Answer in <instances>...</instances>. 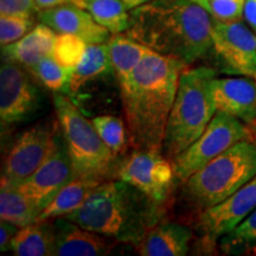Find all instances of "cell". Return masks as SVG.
Listing matches in <instances>:
<instances>
[{
  "mask_svg": "<svg viewBox=\"0 0 256 256\" xmlns=\"http://www.w3.org/2000/svg\"><path fill=\"white\" fill-rule=\"evenodd\" d=\"M212 28L210 12L191 0H153L130 11L126 34L188 66L214 49Z\"/></svg>",
  "mask_w": 256,
  "mask_h": 256,
  "instance_id": "6da1fadb",
  "label": "cell"
},
{
  "mask_svg": "<svg viewBox=\"0 0 256 256\" xmlns=\"http://www.w3.org/2000/svg\"><path fill=\"white\" fill-rule=\"evenodd\" d=\"M186 66L150 49L120 89L128 142L134 150L162 152L179 78Z\"/></svg>",
  "mask_w": 256,
  "mask_h": 256,
  "instance_id": "7a4b0ae2",
  "label": "cell"
},
{
  "mask_svg": "<svg viewBox=\"0 0 256 256\" xmlns=\"http://www.w3.org/2000/svg\"><path fill=\"white\" fill-rule=\"evenodd\" d=\"M164 206L165 202L152 200L121 179L106 180L81 206L64 217L82 228L136 247L164 217Z\"/></svg>",
  "mask_w": 256,
  "mask_h": 256,
  "instance_id": "3957f363",
  "label": "cell"
},
{
  "mask_svg": "<svg viewBox=\"0 0 256 256\" xmlns=\"http://www.w3.org/2000/svg\"><path fill=\"white\" fill-rule=\"evenodd\" d=\"M215 78V69L210 66H186L182 72L162 145V151L170 159L196 142L216 114L212 96Z\"/></svg>",
  "mask_w": 256,
  "mask_h": 256,
  "instance_id": "277c9868",
  "label": "cell"
},
{
  "mask_svg": "<svg viewBox=\"0 0 256 256\" xmlns=\"http://www.w3.org/2000/svg\"><path fill=\"white\" fill-rule=\"evenodd\" d=\"M54 104L75 177L102 183L116 176L118 156L101 139L92 121L68 96L55 95Z\"/></svg>",
  "mask_w": 256,
  "mask_h": 256,
  "instance_id": "5b68a950",
  "label": "cell"
},
{
  "mask_svg": "<svg viewBox=\"0 0 256 256\" xmlns=\"http://www.w3.org/2000/svg\"><path fill=\"white\" fill-rule=\"evenodd\" d=\"M256 176V144L240 140L185 180L184 194L206 210L232 196Z\"/></svg>",
  "mask_w": 256,
  "mask_h": 256,
  "instance_id": "8992f818",
  "label": "cell"
},
{
  "mask_svg": "<svg viewBox=\"0 0 256 256\" xmlns=\"http://www.w3.org/2000/svg\"><path fill=\"white\" fill-rule=\"evenodd\" d=\"M249 136L250 132L244 122L232 115L217 112L196 142L172 159L176 178L185 182L214 158Z\"/></svg>",
  "mask_w": 256,
  "mask_h": 256,
  "instance_id": "52a82bcc",
  "label": "cell"
},
{
  "mask_svg": "<svg viewBox=\"0 0 256 256\" xmlns=\"http://www.w3.org/2000/svg\"><path fill=\"white\" fill-rule=\"evenodd\" d=\"M214 50L223 72L256 78V34L241 20H214Z\"/></svg>",
  "mask_w": 256,
  "mask_h": 256,
  "instance_id": "ba28073f",
  "label": "cell"
},
{
  "mask_svg": "<svg viewBox=\"0 0 256 256\" xmlns=\"http://www.w3.org/2000/svg\"><path fill=\"white\" fill-rule=\"evenodd\" d=\"M116 177L158 202H165L176 178L174 164L160 152L136 150L119 164Z\"/></svg>",
  "mask_w": 256,
  "mask_h": 256,
  "instance_id": "9c48e42d",
  "label": "cell"
},
{
  "mask_svg": "<svg viewBox=\"0 0 256 256\" xmlns=\"http://www.w3.org/2000/svg\"><path fill=\"white\" fill-rule=\"evenodd\" d=\"M75 178L72 159L60 133L56 134L52 152L43 165L31 177L16 186L42 212L56 194Z\"/></svg>",
  "mask_w": 256,
  "mask_h": 256,
  "instance_id": "30bf717a",
  "label": "cell"
},
{
  "mask_svg": "<svg viewBox=\"0 0 256 256\" xmlns=\"http://www.w3.org/2000/svg\"><path fill=\"white\" fill-rule=\"evenodd\" d=\"M56 134L54 128L46 124L25 130L6 156L2 183L18 185L31 177L52 152Z\"/></svg>",
  "mask_w": 256,
  "mask_h": 256,
  "instance_id": "8fae6325",
  "label": "cell"
},
{
  "mask_svg": "<svg viewBox=\"0 0 256 256\" xmlns=\"http://www.w3.org/2000/svg\"><path fill=\"white\" fill-rule=\"evenodd\" d=\"M42 96L19 64L6 62L0 69V121L2 130L20 124L40 110Z\"/></svg>",
  "mask_w": 256,
  "mask_h": 256,
  "instance_id": "7c38bea8",
  "label": "cell"
},
{
  "mask_svg": "<svg viewBox=\"0 0 256 256\" xmlns=\"http://www.w3.org/2000/svg\"><path fill=\"white\" fill-rule=\"evenodd\" d=\"M256 209V176L232 196L203 210L197 220V229L210 240L222 238L238 228Z\"/></svg>",
  "mask_w": 256,
  "mask_h": 256,
  "instance_id": "4fadbf2b",
  "label": "cell"
},
{
  "mask_svg": "<svg viewBox=\"0 0 256 256\" xmlns=\"http://www.w3.org/2000/svg\"><path fill=\"white\" fill-rule=\"evenodd\" d=\"M252 78H215L212 96L217 112L238 118L249 126H256V80Z\"/></svg>",
  "mask_w": 256,
  "mask_h": 256,
  "instance_id": "5bb4252c",
  "label": "cell"
},
{
  "mask_svg": "<svg viewBox=\"0 0 256 256\" xmlns=\"http://www.w3.org/2000/svg\"><path fill=\"white\" fill-rule=\"evenodd\" d=\"M40 23L56 34H70L90 43H107L110 32L92 18L86 8L76 5H62L38 12Z\"/></svg>",
  "mask_w": 256,
  "mask_h": 256,
  "instance_id": "9a60e30c",
  "label": "cell"
},
{
  "mask_svg": "<svg viewBox=\"0 0 256 256\" xmlns=\"http://www.w3.org/2000/svg\"><path fill=\"white\" fill-rule=\"evenodd\" d=\"M54 256H102L110 254L116 241L82 228L66 217L54 220Z\"/></svg>",
  "mask_w": 256,
  "mask_h": 256,
  "instance_id": "2e32d148",
  "label": "cell"
},
{
  "mask_svg": "<svg viewBox=\"0 0 256 256\" xmlns=\"http://www.w3.org/2000/svg\"><path fill=\"white\" fill-rule=\"evenodd\" d=\"M192 232L178 223H162L146 234L136 246L142 256H184L190 249Z\"/></svg>",
  "mask_w": 256,
  "mask_h": 256,
  "instance_id": "e0dca14e",
  "label": "cell"
},
{
  "mask_svg": "<svg viewBox=\"0 0 256 256\" xmlns=\"http://www.w3.org/2000/svg\"><path fill=\"white\" fill-rule=\"evenodd\" d=\"M56 37V32L52 28L40 23L19 40L2 46V56L8 62L28 69L44 57L52 55Z\"/></svg>",
  "mask_w": 256,
  "mask_h": 256,
  "instance_id": "ac0fdd59",
  "label": "cell"
},
{
  "mask_svg": "<svg viewBox=\"0 0 256 256\" xmlns=\"http://www.w3.org/2000/svg\"><path fill=\"white\" fill-rule=\"evenodd\" d=\"M107 46L113 72L116 75L120 89H122L130 83L134 70L150 49L122 34H113L107 42Z\"/></svg>",
  "mask_w": 256,
  "mask_h": 256,
  "instance_id": "d6986e66",
  "label": "cell"
},
{
  "mask_svg": "<svg viewBox=\"0 0 256 256\" xmlns=\"http://www.w3.org/2000/svg\"><path fill=\"white\" fill-rule=\"evenodd\" d=\"M55 224L51 220L34 222L19 229L11 244L17 256H54Z\"/></svg>",
  "mask_w": 256,
  "mask_h": 256,
  "instance_id": "ffe728a7",
  "label": "cell"
},
{
  "mask_svg": "<svg viewBox=\"0 0 256 256\" xmlns=\"http://www.w3.org/2000/svg\"><path fill=\"white\" fill-rule=\"evenodd\" d=\"M110 72H113V66L107 43L88 44L83 60L72 69V75L66 90L72 95L76 94L87 82L101 78Z\"/></svg>",
  "mask_w": 256,
  "mask_h": 256,
  "instance_id": "44dd1931",
  "label": "cell"
},
{
  "mask_svg": "<svg viewBox=\"0 0 256 256\" xmlns=\"http://www.w3.org/2000/svg\"><path fill=\"white\" fill-rule=\"evenodd\" d=\"M101 183L92 179L75 178L56 194L50 204L38 216L37 222L54 220L75 211L90 196L95 188Z\"/></svg>",
  "mask_w": 256,
  "mask_h": 256,
  "instance_id": "7402d4cb",
  "label": "cell"
},
{
  "mask_svg": "<svg viewBox=\"0 0 256 256\" xmlns=\"http://www.w3.org/2000/svg\"><path fill=\"white\" fill-rule=\"evenodd\" d=\"M40 211L16 185L2 183L0 188V217L19 228L37 222Z\"/></svg>",
  "mask_w": 256,
  "mask_h": 256,
  "instance_id": "603a6c76",
  "label": "cell"
},
{
  "mask_svg": "<svg viewBox=\"0 0 256 256\" xmlns=\"http://www.w3.org/2000/svg\"><path fill=\"white\" fill-rule=\"evenodd\" d=\"M84 8L112 34H122L130 28V14L122 0H84Z\"/></svg>",
  "mask_w": 256,
  "mask_h": 256,
  "instance_id": "cb8c5ba5",
  "label": "cell"
},
{
  "mask_svg": "<svg viewBox=\"0 0 256 256\" xmlns=\"http://www.w3.org/2000/svg\"><path fill=\"white\" fill-rule=\"evenodd\" d=\"M98 136L115 156H119L126 151L127 127L120 118L114 115H98L92 120Z\"/></svg>",
  "mask_w": 256,
  "mask_h": 256,
  "instance_id": "d4e9b609",
  "label": "cell"
},
{
  "mask_svg": "<svg viewBox=\"0 0 256 256\" xmlns=\"http://www.w3.org/2000/svg\"><path fill=\"white\" fill-rule=\"evenodd\" d=\"M222 249L226 252L242 254L243 250L256 252V209L235 228L220 238Z\"/></svg>",
  "mask_w": 256,
  "mask_h": 256,
  "instance_id": "484cf974",
  "label": "cell"
},
{
  "mask_svg": "<svg viewBox=\"0 0 256 256\" xmlns=\"http://www.w3.org/2000/svg\"><path fill=\"white\" fill-rule=\"evenodd\" d=\"M28 70L48 89L54 92L66 90L72 75V69L63 66L52 56L44 57Z\"/></svg>",
  "mask_w": 256,
  "mask_h": 256,
  "instance_id": "4316f807",
  "label": "cell"
},
{
  "mask_svg": "<svg viewBox=\"0 0 256 256\" xmlns=\"http://www.w3.org/2000/svg\"><path fill=\"white\" fill-rule=\"evenodd\" d=\"M88 43L70 34H58L54 44L52 56L63 66L74 69L84 57Z\"/></svg>",
  "mask_w": 256,
  "mask_h": 256,
  "instance_id": "83f0119b",
  "label": "cell"
},
{
  "mask_svg": "<svg viewBox=\"0 0 256 256\" xmlns=\"http://www.w3.org/2000/svg\"><path fill=\"white\" fill-rule=\"evenodd\" d=\"M34 28L32 17L28 16H2L0 17V43L8 46L23 38Z\"/></svg>",
  "mask_w": 256,
  "mask_h": 256,
  "instance_id": "f1b7e54d",
  "label": "cell"
},
{
  "mask_svg": "<svg viewBox=\"0 0 256 256\" xmlns=\"http://www.w3.org/2000/svg\"><path fill=\"white\" fill-rule=\"evenodd\" d=\"M244 2L246 0H210V14L218 22L241 20Z\"/></svg>",
  "mask_w": 256,
  "mask_h": 256,
  "instance_id": "f546056e",
  "label": "cell"
},
{
  "mask_svg": "<svg viewBox=\"0 0 256 256\" xmlns=\"http://www.w3.org/2000/svg\"><path fill=\"white\" fill-rule=\"evenodd\" d=\"M34 10V0H0L2 16H28L32 17Z\"/></svg>",
  "mask_w": 256,
  "mask_h": 256,
  "instance_id": "4dcf8cb0",
  "label": "cell"
},
{
  "mask_svg": "<svg viewBox=\"0 0 256 256\" xmlns=\"http://www.w3.org/2000/svg\"><path fill=\"white\" fill-rule=\"evenodd\" d=\"M19 229L20 228L16 224L2 220V224H0V250L2 252L11 250L12 241H14Z\"/></svg>",
  "mask_w": 256,
  "mask_h": 256,
  "instance_id": "1f68e13d",
  "label": "cell"
},
{
  "mask_svg": "<svg viewBox=\"0 0 256 256\" xmlns=\"http://www.w3.org/2000/svg\"><path fill=\"white\" fill-rule=\"evenodd\" d=\"M62 5H76L84 8V0H34V10L36 12L44 11Z\"/></svg>",
  "mask_w": 256,
  "mask_h": 256,
  "instance_id": "d6a6232c",
  "label": "cell"
},
{
  "mask_svg": "<svg viewBox=\"0 0 256 256\" xmlns=\"http://www.w3.org/2000/svg\"><path fill=\"white\" fill-rule=\"evenodd\" d=\"M243 17L256 34V0H246L244 8H243Z\"/></svg>",
  "mask_w": 256,
  "mask_h": 256,
  "instance_id": "836d02e7",
  "label": "cell"
},
{
  "mask_svg": "<svg viewBox=\"0 0 256 256\" xmlns=\"http://www.w3.org/2000/svg\"><path fill=\"white\" fill-rule=\"evenodd\" d=\"M124 5L127 6L128 10H133L136 8H139L144 4H147V2H151L153 0H122Z\"/></svg>",
  "mask_w": 256,
  "mask_h": 256,
  "instance_id": "e575fe53",
  "label": "cell"
},
{
  "mask_svg": "<svg viewBox=\"0 0 256 256\" xmlns=\"http://www.w3.org/2000/svg\"><path fill=\"white\" fill-rule=\"evenodd\" d=\"M191 2H196V4H198L200 6H202V8H206V11L210 12V0H191Z\"/></svg>",
  "mask_w": 256,
  "mask_h": 256,
  "instance_id": "d590c367",
  "label": "cell"
},
{
  "mask_svg": "<svg viewBox=\"0 0 256 256\" xmlns=\"http://www.w3.org/2000/svg\"><path fill=\"white\" fill-rule=\"evenodd\" d=\"M255 144H256V140H255Z\"/></svg>",
  "mask_w": 256,
  "mask_h": 256,
  "instance_id": "8d00e7d4",
  "label": "cell"
},
{
  "mask_svg": "<svg viewBox=\"0 0 256 256\" xmlns=\"http://www.w3.org/2000/svg\"><path fill=\"white\" fill-rule=\"evenodd\" d=\"M255 80H256V78H255Z\"/></svg>",
  "mask_w": 256,
  "mask_h": 256,
  "instance_id": "74e56055",
  "label": "cell"
}]
</instances>
